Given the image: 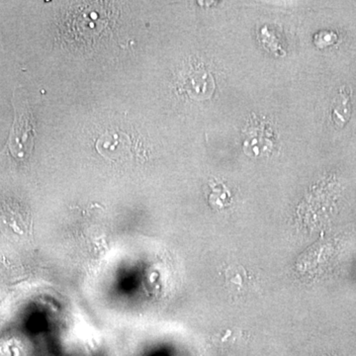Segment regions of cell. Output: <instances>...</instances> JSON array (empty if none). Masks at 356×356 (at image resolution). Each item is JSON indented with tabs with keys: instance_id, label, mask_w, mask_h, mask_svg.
<instances>
[{
	"instance_id": "obj_1",
	"label": "cell",
	"mask_w": 356,
	"mask_h": 356,
	"mask_svg": "<svg viewBox=\"0 0 356 356\" xmlns=\"http://www.w3.org/2000/svg\"><path fill=\"white\" fill-rule=\"evenodd\" d=\"M14 121L7 149L14 158L25 159L31 156L36 139V124L29 104L25 100H13Z\"/></svg>"
},
{
	"instance_id": "obj_2",
	"label": "cell",
	"mask_w": 356,
	"mask_h": 356,
	"mask_svg": "<svg viewBox=\"0 0 356 356\" xmlns=\"http://www.w3.org/2000/svg\"><path fill=\"white\" fill-rule=\"evenodd\" d=\"M350 95V91L346 89V86H343L332 103V119L339 127H343L350 121L351 115Z\"/></svg>"
},
{
	"instance_id": "obj_3",
	"label": "cell",
	"mask_w": 356,
	"mask_h": 356,
	"mask_svg": "<svg viewBox=\"0 0 356 356\" xmlns=\"http://www.w3.org/2000/svg\"><path fill=\"white\" fill-rule=\"evenodd\" d=\"M336 41L337 35L332 32L323 31L318 33V34L315 36V43L318 44L320 48L329 46V44H332V43H334Z\"/></svg>"
}]
</instances>
